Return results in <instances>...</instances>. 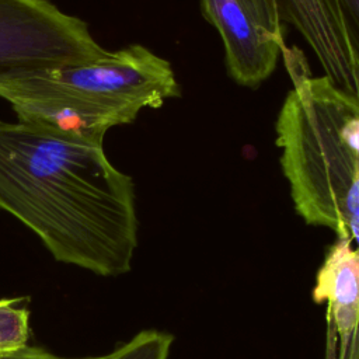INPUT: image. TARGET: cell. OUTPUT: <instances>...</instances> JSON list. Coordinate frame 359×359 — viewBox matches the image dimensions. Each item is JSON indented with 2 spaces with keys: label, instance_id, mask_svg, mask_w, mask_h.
Masks as SVG:
<instances>
[{
  "label": "cell",
  "instance_id": "cell-6",
  "mask_svg": "<svg viewBox=\"0 0 359 359\" xmlns=\"http://www.w3.org/2000/svg\"><path fill=\"white\" fill-rule=\"evenodd\" d=\"M316 303L327 306V359H359V251L338 237L316 275Z\"/></svg>",
  "mask_w": 359,
  "mask_h": 359
},
{
  "label": "cell",
  "instance_id": "cell-2",
  "mask_svg": "<svg viewBox=\"0 0 359 359\" xmlns=\"http://www.w3.org/2000/svg\"><path fill=\"white\" fill-rule=\"evenodd\" d=\"M282 56L292 88L275 133L294 209L359 251V97L311 76L299 49L285 48Z\"/></svg>",
  "mask_w": 359,
  "mask_h": 359
},
{
  "label": "cell",
  "instance_id": "cell-4",
  "mask_svg": "<svg viewBox=\"0 0 359 359\" xmlns=\"http://www.w3.org/2000/svg\"><path fill=\"white\" fill-rule=\"evenodd\" d=\"M108 53L86 21L49 0H0V73L80 65Z\"/></svg>",
  "mask_w": 359,
  "mask_h": 359
},
{
  "label": "cell",
  "instance_id": "cell-7",
  "mask_svg": "<svg viewBox=\"0 0 359 359\" xmlns=\"http://www.w3.org/2000/svg\"><path fill=\"white\" fill-rule=\"evenodd\" d=\"M280 20L309 43L324 76L341 90L359 97V69L345 36L324 0H275Z\"/></svg>",
  "mask_w": 359,
  "mask_h": 359
},
{
  "label": "cell",
  "instance_id": "cell-8",
  "mask_svg": "<svg viewBox=\"0 0 359 359\" xmlns=\"http://www.w3.org/2000/svg\"><path fill=\"white\" fill-rule=\"evenodd\" d=\"M28 299L0 300V352L22 348L29 337Z\"/></svg>",
  "mask_w": 359,
  "mask_h": 359
},
{
  "label": "cell",
  "instance_id": "cell-10",
  "mask_svg": "<svg viewBox=\"0 0 359 359\" xmlns=\"http://www.w3.org/2000/svg\"><path fill=\"white\" fill-rule=\"evenodd\" d=\"M339 25L359 69V0H324Z\"/></svg>",
  "mask_w": 359,
  "mask_h": 359
},
{
  "label": "cell",
  "instance_id": "cell-5",
  "mask_svg": "<svg viewBox=\"0 0 359 359\" xmlns=\"http://www.w3.org/2000/svg\"><path fill=\"white\" fill-rule=\"evenodd\" d=\"M205 20L219 32L227 72L244 87H258L275 70L283 49L275 0H199Z\"/></svg>",
  "mask_w": 359,
  "mask_h": 359
},
{
  "label": "cell",
  "instance_id": "cell-3",
  "mask_svg": "<svg viewBox=\"0 0 359 359\" xmlns=\"http://www.w3.org/2000/svg\"><path fill=\"white\" fill-rule=\"evenodd\" d=\"M8 93L57 97L108 112L125 125L142 109L178 97L180 86L168 60L133 43L80 65L1 72L0 97Z\"/></svg>",
  "mask_w": 359,
  "mask_h": 359
},
{
  "label": "cell",
  "instance_id": "cell-11",
  "mask_svg": "<svg viewBox=\"0 0 359 359\" xmlns=\"http://www.w3.org/2000/svg\"><path fill=\"white\" fill-rule=\"evenodd\" d=\"M107 355L102 356H87V358H63L50 353L49 351L39 346H22L14 351L0 352V359H105Z\"/></svg>",
  "mask_w": 359,
  "mask_h": 359
},
{
  "label": "cell",
  "instance_id": "cell-9",
  "mask_svg": "<svg viewBox=\"0 0 359 359\" xmlns=\"http://www.w3.org/2000/svg\"><path fill=\"white\" fill-rule=\"evenodd\" d=\"M171 344L172 335L157 330H144L108 353L105 359H167Z\"/></svg>",
  "mask_w": 359,
  "mask_h": 359
},
{
  "label": "cell",
  "instance_id": "cell-1",
  "mask_svg": "<svg viewBox=\"0 0 359 359\" xmlns=\"http://www.w3.org/2000/svg\"><path fill=\"white\" fill-rule=\"evenodd\" d=\"M0 209L32 230L59 262L100 276L132 268L135 185L102 144L0 121Z\"/></svg>",
  "mask_w": 359,
  "mask_h": 359
}]
</instances>
